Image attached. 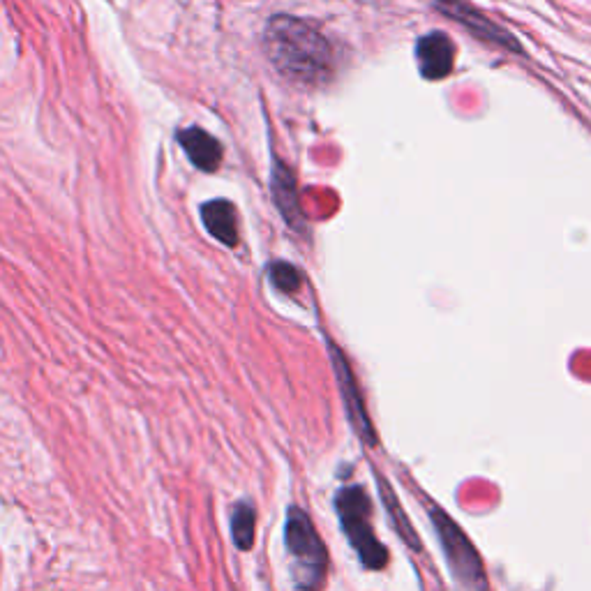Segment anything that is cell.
I'll return each instance as SVG.
<instances>
[{"instance_id":"30bf717a","label":"cell","mask_w":591,"mask_h":591,"mask_svg":"<svg viewBox=\"0 0 591 591\" xmlns=\"http://www.w3.org/2000/svg\"><path fill=\"white\" fill-rule=\"evenodd\" d=\"M273 192H275V201L282 208L284 220L296 227V215H298V204H296V187H294V178L284 167H280L275 162L273 167Z\"/></svg>"},{"instance_id":"7c38bea8","label":"cell","mask_w":591,"mask_h":591,"mask_svg":"<svg viewBox=\"0 0 591 591\" xmlns=\"http://www.w3.org/2000/svg\"><path fill=\"white\" fill-rule=\"evenodd\" d=\"M379 488H381V495H384V504H386V508L388 511H391V515H393V525H395V529L400 531V536L405 538V541L411 545V548H421V545H418V538H416V531L411 529V525H409V520L405 518V513H402V508H400V504H398V499H395V495L391 492V488H386V481L384 478H379Z\"/></svg>"},{"instance_id":"277c9868","label":"cell","mask_w":591,"mask_h":591,"mask_svg":"<svg viewBox=\"0 0 591 591\" xmlns=\"http://www.w3.org/2000/svg\"><path fill=\"white\" fill-rule=\"evenodd\" d=\"M432 522H435V529L439 534L441 548L446 552V564L451 568L455 582H458L460 589L465 591H488V580H485L483 561L474 550V545L469 543L455 522L448 518L444 511L439 508H432Z\"/></svg>"},{"instance_id":"8992f818","label":"cell","mask_w":591,"mask_h":591,"mask_svg":"<svg viewBox=\"0 0 591 591\" xmlns=\"http://www.w3.org/2000/svg\"><path fill=\"white\" fill-rule=\"evenodd\" d=\"M416 58H418V67H421V74L425 79H430V81L444 79L446 74L453 70L455 44H453L451 37L444 35V33H430L418 40Z\"/></svg>"},{"instance_id":"9c48e42d","label":"cell","mask_w":591,"mask_h":591,"mask_svg":"<svg viewBox=\"0 0 591 591\" xmlns=\"http://www.w3.org/2000/svg\"><path fill=\"white\" fill-rule=\"evenodd\" d=\"M201 220H204L206 229L211 231L213 238H218L222 245H229L234 248L238 243V222H236V211L229 201L215 199L208 201L201 208Z\"/></svg>"},{"instance_id":"3957f363","label":"cell","mask_w":591,"mask_h":591,"mask_svg":"<svg viewBox=\"0 0 591 591\" xmlns=\"http://www.w3.org/2000/svg\"><path fill=\"white\" fill-rule=\"evenodd\" d=\"M335 508H338L340 522L344 531H347L349 543L354 545L363 564L372 568V571L384 568L388 561V552L384 545L377 541V536H374V531L370 527L372 506L365 490L358 488V485L340 490L338 499H335Z\"/></svg>"},{"instance_id":"ba28073f","label":"cell","mask_w":591,"mask_h":591,"mask_svg":"<svg viewBox=\"0 0 591 591\" xmlns=\"http://www.w3.org/2000/svg\"><path fill=\"white\" fill-rule=\"evenodd\" d=\"M178 144L183 146V151L190 157L192 164L201 171H215L222 162V146L218 139H213L211 134L201 127H187V130L178 132Z\"/></svg>"},{"instance_id":"4fadbf2b","label":"cell","mask_w":591,"mask_h":591,"mask_svg":"<svg viewBox=\"0 0 591 591\" xmlns=\"http://www.w3.org/2000/svg\"><path fill=\"white\" fill-rule=\"evenodd\" d=\"M271 280L280 291H287V294H294V291L301 287V275L294 266L289 264H273L271 268Z\"/></svg>"},{"instance_id":"5b68a950","label":"cell","mask_w":591,"mask_h":591,"mask_svg":"<svg viewBox=\"0 0 591 591\" xmlns=\"http://www.w3.org/2000/svg\"><path fill=\"white\" fill-rule=\"evenodd\" d=\"M331 356H333V368H335V377H338V384H340L342 400H344V405H347L349 421L356 428L358 437H361L368 446H374V444H377V435H374L372 423L368 418V411H365L361 391H358L356 379H354V372L349 370V365H347V361H344V356L335 347H331Z\"/></svg>"},{"instance_id":"8fae6325","label":"cell","mask_w":591,"mask_h":591,"mask_svg":"<svg viewBox=\"0 0 591 591\" xmlns=\"http://www.w3.org/2000/svg\"><path fill=\"white\" fill-rule=\"evenodd\" d=\"M254 525H257V513L248 501H238L231 511V538H234L238 550H250L254 545Z\"/></svg>"},{"instance_id":"6da1fadb","label":"cell","mask_w":591,"mask_h":591,"mask_svg":"<svg viewBox=\"0 0 591 591\" xmlns=\"http://www.w3.org/2000/svg\"><path fill=\"white\" fill-rule=\"evenodd\" d=\"M266 54L278 70L291 81L319 84L331 74L333 49L324 33L308 21L294 17H273L264 33Z\"/></svg>"},{"instance_id":"52a82bcc","label":"cell","mask_w":591,"mask_h":591,"mask_svg":"<svg viewBox=\"0 0 591 591\" xmlns=\"http://www.w3.org/2000/svg\"><path fill=\"white\" fill-rule=\"evenodd\" d=\"M435 3L441 7V12H446L448 17H453L455 21H460V24H465L471 33L483 37L485 42L499 44V47H506V49H513V51H520V44L515 42L511 35L499 31L495 24H490L488 19L471 10V7L467 3H462V0H435Z\"/></svg>"},{"instance_id":"7a4b0ae2","label":"cell","mask_w":591,"mask_h":591,"mask_svg":"<svg viewBox=\"0 0 591 591\" xmlns=\"http://www.w3.org/2000/svg\"><path fill=\"white\" fill-rule=\"evenodd\" d=\"M284 538H287V548L294 557L296 587L303 591H319L326 578L328 555L310 515L296 506L289 508Z\"/></svg>"}]
</instances>
